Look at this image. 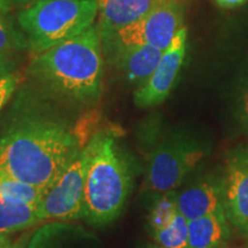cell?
Instances as JSON below:
<instances>
[{"mask_svg":"<svg viewBox=\"0 0 248 248\" xmlns=\"http://www.w3.org/2000/svg\"><path fill=\"white\" fill-rule=\"evenodd\" d=\"M16 109L0 137V176L28 183L45 193L82 148L67 123L32 108L29 93L18 98Z\"/></svg>","mask_w":248,"mask_h":248,"instance_id":"cell-1","label":"cell"},{"mask_svg":"<svg viewBox=\"0 0 248 248\" xmlns=\"http://www.w3.org/2000/svg\"><path fill=\"white\" fill-rule=\"evenodd\" d=\"M28 75L44 94L74 107H92L100 100L104 77L98 26L33 55Z\"/></svg>","mask_w":248,"mask_h":248,"instance_id":"cell-2","label":"cell"},{"mask_svg":"<svg viewBox=\"0 0 248 248\" xmlns=\"http://www.w3.org/2000/svg\"><path fill=\"white\" fill-rule=\"evenodd\" d=\"M84 161V218L100 228L122 213L132 188V169L115 136L99 131L82 150Z\"/></svg>","mask_w":248,"mask_h":248,"instance_id":"cell-3","label":"cell"},{"mask_svg":"<svg viewBox=\"0 0 248 248\" xmlns=\"http://www.w3.org/2000/svg\"><path fill=\"white\" fill-rule=\"evenodd\" d=\"M98 11V0H35L18 13L17 23L37 54L84 32Z\"/></svg>","mask_w":248,"mask_h":248,"instance_id":"cell-4","label":"cell"},{"mask_svg":"<svg viewBox=\"0 0 248 248\" xmlns=\"http://www.w3.org/2000/svg\"><path fill=\"white\" fill-rule=\"evenodd\" d=\"M204 156L197 141L173 137L160 144L147 166L146 186L154 193H166L181 185L186 176Z\"/></svg>","mask_w":248,"mask_h":248,"instance_id":"cell-5","label":"cell"},{"mask_svg":"<svg viewBox=\"0 0 248 248\" xmlns=\"http://www.w3.org/2000/svg\"><path fill=\"white\" fill-rule=\"evenodd\" d=\"M183 22L184 7L182 0H156L140 20L124 28L114 38L101 44L151 45L164 51L184 27Z\"/></svg>","mask_w":248,"mask_h":248,"instance_id":"cell-6","label":"cell"},{"mask_svg":"<svg viewBox=\"0 0 248 248\" xmlns=\"http://www.w3.org/2000/svg\"><path fill=\"white\" fill-rule=\"evenodd\" d=\"M37 216L40 222L49 219L74 221L84 217V161L82 151L43 195L37 206Z\"/></svg>","mask_w":248,"mask_h":248,"instance_id":"cell-7","label":"cell"},{"mask_svg":"<svg viewBox=\"0 0 248 248\" xmlns=\"http://www.w3.org/2000/svg\"><path fill=\"white\" fill-rule=\"evenodd\" d=\"M187 30L183 27L163 51L162 58L153 74L144 84L136 90L135 105L139 108L156 106L168 98L177 79L186 54Z\"/></svg>","mask_w":248,"mask_h":248,"instance_id":"cell-8","label":"cell"},{"mask_svg":"<svg viewBox=\"0 0 248 248\" xmlns=\"http://www.w3.org/2000/svg\"><path fill=\"white\" fill-rule=\"evenodd\" d=\"M223 191L226 217L248 235V148L238 152L229 162Z\"/></svg>","mask_w":248,"mask_h":248,"instance_id":"cell-9","label":"cell"},{"mask_svg":"<svg viewBox=\"0 0 248 248\" xmlns=\"http://www.w3.org/2000/svg\"><path fill=\"white\" fill-rule=\"evenodd\" d=\"M102 52L128 82L140 86L153 74L163 51L151 45H102Z\"/></svg>","mask_w":248,"mask_h":248,"instance_id":"cell-10","label":"cell"},{"mask_svg":"<svg viewBox=\"0 0 248 248\" xmlns=\"http://www.w3.org/2000/svg\"><path fill=\"white\" fill-rule=\"evenodd\" d=\"M155 2L156 0H98L101 43L108 42L124 28L140 20Z\"/></svg>","mask_w":248,"mask_h":248,"instance_id":"cell-11","label":"cell"},{"mask_svg":"<svg viewBox=\"0 0 248 248\" xmlns=\"http://www.w3.org/2000/svg\"><path fill=\"white\" fill-rule=\"evenodd\" d=\"M178 212L187 221L212 214L225 213L223 185L204 181L177 195Z\"/></svg>","mask_w":248,"mask_h":248,"instance_id":"cell-12","label":"cell"},{"mask_svg":"<svg viewBox=\"0 0 248 248\" xmlns=\"http://www.w3.org/2000/svg\"><path fill=\"white\" fill-rule=\"evenodd\" d=\"M187 226L188 248H218L230 234L225 213L191 219Z\"/></svg>","mask_w":248,"mask_h":248,"instance_id":"cell-13","label":"cell"},{"mask_svg":"<svg viewBox=\"0 0 248 248\" xmlns=\"http://www.w3.org/2000/svg\"><path fill=\"white\" fill-rule=\"evenodd\" d=\"M39 222L37 206L0 199V233L27 230Z\"/></svg>","mask_w":248,"mask_h":248,"instance_id":"cell-14","label":"cell"},{"mask_svg":"<svg viewBox=\"0 0 248 248\" xmlns=\"http://www.w3.org/2000/svg\"><path fill=\"white\" fill-rule=\"evenodd\" d=\"M43 192L35 186L6 176H0V199L38 206Z\"/></svg>","mask_w":248,"mask_h":248,"instance_id":"cell-15","label":"cell"},{"mask_svg":"<svg viewBox=\"0 0 248 248\" xmlns=\"http://www.w3.org/2000/svg\"><path fill=\"white\" fill-rule=\"evenodd\" d=\"M29 49V40L22 29L15 26L13 18L0 12V54L11 55Z\"/></svg>","mask_w":248,"mask_h":248,"instance_id":"cell-16","label":"cell"},{"mask_svg":"<svg viewBox=\"0 0 248 248\" xmlns=\"http://www.w3.org/2000/svg\"><path fill=\"white\" fill-rule=\"evenodd\" d=\"M188 221L177 213L163 229L153 233L154 240L161 248H188Z\"/></svg>","mask_w":248,"mask_h":248,"instance_id":"cell-17","label":"cell"},{"mask_svg":"<svg viewBox=\"0 0 248 248\" xmlns=\"http://www.w3.org/2000/svg\"><path fill=\"white\" fill-rule=\"evenodd\" d=\"M177 213V194L173 191L162 193L154 202L148 216V225L152 233H155L168 225Z\"/></svg>","mask_w":248,"mask_h":248,"instance_id":"cell-18","label":"cell"},{"mask_svg":"<svg viewBox=\"0 0 248 248\" xmlns=\"http://www.w3.org/2000/svg\"><path fill=\"white\" fill-rule=\"evenodd\" d=\"M57 232V225L49 224L43 226L30 238L26 248H57V244H55Z\"/></svg>","mask_w":248,"mask_h":248,"instance_id":"cell-19","label":"cell"},{"mask_svg":"<svg viewBox=\"0 0 248 248\" xmlns=\"http://www.w3.org/2000/svg\"><path fill=\"white\" fill-rule=\"evenodd\" d=\"M21 77L18 74L13 73L0 78V110L7 104L20 84Z\"/></svg>","mask_w":248,"mask_h":248,"instance_id":"cell-20","label":"cell"},{"mask_svg":"<svg viewBox=\"0 0 248 248\" xmlns=\"http://www.w3.org/2000/svg\"><path fill=\"white\" fill-rule=\"evenodd\" d=\"M16 70V62L11 55L0 54V78L13 74Z\"/></svg>","mask_w":248,"mask_h":248,"instance_id":"cell-21","label":"cell"},{"mask_svg":"<svg viewBox=\"0 0 248 248\" xmlns=\"http://www.w3.org/2000/svg\"><path fill=\"white\" fill-rule=\"evenodd\" d=\"M216 4L223 8H234L245 4L248 0H215Z\"/></svg>","mask_w":248,"mask_h":248,"instance_id":"cell-22","label":"cell"},{"mask_svg":"<svg viewBox=\"0 0 248 248\" xmlns=\"http://www.w3.org/2000/svg\"><path fill=\"white\" fill-rule=\"evenodd\" d=\"M28 241H29V234H23L17 241L12 244V246L9 248H26Z\"/></svg>","mask_w":248,"mask_h":248,"instance_id":"cell-23","label":"cell"},{"mask_svg":"<svg viewBox=\"0 0 248 248\" xmlns=\"http://www.w3.org/2000/svg\"><path fill=\"white\" fill-rule=\"evenodd\" d=\"M12 239L9 234L0 233V248H9L12 246Z\"/></svg>","mask_w":248,"mask_h":248,"instance_id":"cell-24","label":"cell"},{"mask_svg":"<svg viewBox=\"0 0 248 248\" xmlns=\"http://www.w3.org/2000/svg\"><path fill=\"white\" fill-rule=\"evenodd\" d=\"M12 2L9 0H0V12H5L8 13L12 8Z\"/></svg>","mask_w":248,"mask_h":248,"instance_id":"cell-25","label":"cell"},{"mask_svg":"<svg viewBox=\"0 0 248 248\" xmlns=\"http://www.w3.org/2000/svg\"><path fill=\"white\" fill-rule=\"evenodd\" d=\"M244 114H245V119H246L248 123V86L244 95Z\"/></svg>","mask_w":248,"mask_h":248,"instance_id":"cell-26","label":"cell"},{"mask_svg":"<svg viewBox=\"0 0 248 248\" xmlns=\"http://www.w3.org/2000/svg\"><path fill=\"white\" fill-rule=\"evenodd\" d=\"M12 2V5H16V6H27L31 4L35 0H9Z\"/></svg>","mask_w":248,"mask_h":248,"instance_id":"cell-27","label":"cell"},{"mask_svg":"<svg viewBox=\"0 0 248 248\" xmlns=\"http://www.w3.org/2000/svg\"><path fill=\"white\" fill-rule=\"evenodd\" d=\"M150 248H161V247H159V246H154V247H150Z\"/></svg>","mask_w":248,"mask_h":248,"instance_id":"cell-28","label":"cell"}]
</instances>
